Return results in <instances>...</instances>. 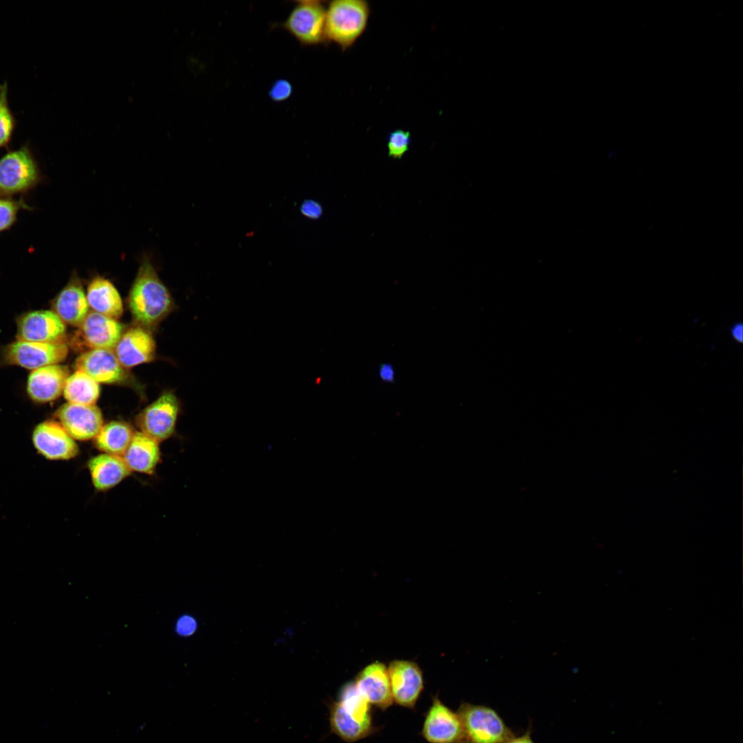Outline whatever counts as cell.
<instances>
[{"mask_svg": "<svg viewBox=\"0 0 743 743\" xmlns=\"http://www.w3.org/2000/svg\"><path fill=\"white\" fill-rule=\"evenodd\" d=\"M292 84L286 79L276 80L269 91L270 99L274 102L280 103L288 100L292 94Z\"/></svg>", "mask_w": 743, "mask_h": 743, "instance_id": "28", "label": "cell"}, {"mask_svg": "<svg viewBox=\"0 0 743 743\" xmlns=\"http://www.w3.org/2000/svg\"><path fill=\"white\" fill-rule=\"evenodd\" d=\"M323 2L317 0L295 1L286 19L279 26L303 46L327 43Z\"/></svg>", "mask_w": 743, "mask_h": 743, "instance_id": "6", "label": "cell"}, {"mask_svg": "<svg viewBox=\"0 0 743 743\" xmlns=\"http://www.w3.org/2000/svg\"><path fill=\"white\" fill-rule=\"evenodd\" d=\"M117 320L95 312H89L70 337L69 344L80 351L96 349H113L124 332Z\"/></svg>", "mask_w": 743, "mask_h": 743, "instance_id": "8", "label": "cell"}, {"mask_svg": "<svg viewBox=\"0 0 743 743\" xmlns=\"http://www.w3.org/2000/svg\"><path fill=\"white\" fill-rule=\"evenodd\" d=\"M55 416L75 440L86 441L95 438L103 425L102 412L95 405L67 402L60 407Z\"/></svg>", "mask_w": 743, "mask_h": 743, "instance_id": "14", "label": "cell"}, {"mask_svg": "<svg viewBox=\"0 0 743 743\" xmlns=\"http://www.w3.org/2000/svg\"><path fill=\"white\" fill-rule=\"evenodd\" d=\"M370 15L363 0H335L326 7L325 36L343 51L351 47L365 32Z\"/></svg>", "mask_w": 743, "mask_h": 743, "instance_id": "3", "label": "cell"}, {"mask_svg": "<svg viewBox=\"0 0 743 743\" xmlns=\"http://www.w3.org/2000/svg\"><path fill=\"white\" fill-rule=\"evenodd\" d=\"M301 214L311 219H319L323 215L322 205L313 200H305L300 206Z\"/></svg>", "mask_w": 743, "mask_h": 743, "instance_id": "29", "label": "cell"}, {"mask_svg": "<svg viewBox=\"0 0 743 743\" xmlns=\"http://www.w3.org/2000/svg\"><path fill=\"white\" fill-rule=\"evenodd\" d=\"M378 375L384 382L394 383L395 382V370L390 363H381L379 365Z\"/></svg>", "mask_w": 743, "mask_h": 743, "instance_id": "30", "label": "cell"}, {"mask_svg": "<svg viewBox=\"0 0 743 743\" xmlns=\"http://www.w3.org/2000/svg\"><path fill=\"white\" fill-rule=\"evenodd\" d=\"M77 370L83 371L97 383L127 384L131 376L122 365L113 349H96L85 352L75 362Z\"/></svg>", "mask_w": 743, "mask_h": 743, "instance_id": "11", "label": "cell"}, {"mask_svg": "<svg viewBox=\"0 0 743 743\" xmlns=\"http://www.w3.org/2000/svg\"><path fill=\"white\" fill-rule=\"evenodd\" d=\"M158 443L140 431L134 433L122 456L131 471L146 474L153 473L160 459Z\"/></svg>", "mask_w": 743, "mask_h": 743, "instance_id": "21", "label": "cell"}, {"mask_svg": "<svg viewBox=\"0 0 743 743\" xmlns=\"http://www.w3.org/2000/svg\"><path fill=\"white\" fill-rule=\"evenodd\" d=\"M16 126V120L8 103V84L0 85V148L10 143Z\"/></svg>", "mask_w": 743, "mask_h": 743, "instance_id": "25", "label": "cell"}, {"mask_svg": "<svg viewBox=\"0 0 743 743\" xmlns=\"http://www.w3.org/2000/svg\"><path fill=\"white\" fill-rule=\"evenodd\" d=\"M465 743H506L514 737L497 713L488 707L463 703L457 712Z\"/></svg>", "mask_w": 743, "mask_h": 743, "instance_id": "5", "label": "cell"}, {"mask_svg": "<svg viewBox=\"0 0 743 743\" xmlns=\"http://www.w3.org/2000/svg\"><path fill=\"white\" fill-rule=\"evenodd\" d=\"M177 631L183 635L192 634L196 627L195 621L189 616L182 617L177 623Z\"/></svg>", "mask_w": 743, "mask_h": 743, "instance_id": "31", "label": "cell"}, {"mask_svg": "<svg viewBox=\"0 0 743 743\" xmlns=\"http://www.w3.org/2000/svg\"><path fill=\"white\" fill-rule=\"evenodd\" d=\"M354 682L370 704L386 709L393 704L388 671L384 664L375 662L367 665Z\"/></svg>", "mask_w": 743, "mask_h": 743, "instance_id": "19", "label": "cell"}, {"mask_svg": "<svg viewBox=\"0 0 743 743\" xmlns=\"http://www.w3.org/2000/svg\"><path fill=\"white\" fill-rule=\"evenodd\" d=\"M54 312L65 324L78 327L89 312V304L80 279L73 274L52 303Z\"/></svg>", "mask_w": 743, "mask_h": 743, "instance_id": "17", "label": "cell"}, {"mask_svg": "<svg viewBox=\"0 0 743 743\" xmlns=\"http://www.w3.org/2000/svg\"><path fill=\"white\" fill-rule=\"evenodd\" d=\"M114 353L127 369L151 361L155 354V343L148 330L137 325L123 332Z\"/></svg>", "mask_w": 743, "mask_h": 743, "instance_id": "16", "label": "cell"}, {"mask_svg": "<svg viewBox=\"0 0 743 743\" xmlns=\"http://www.w3.org/2000/svg\"><path fill=\"white\" fill-rule=\"evenodd\" d=\"M422 733L429 743H465L457 713L434 698L425 717Z\"/></svg>", "mask_w": 743, "mask_h": 743, "instance_id": "15", "label": "cell"}, {"mask_svg": "<svg viewBox=\"0 0 743 743\" xmlns=\"http://www.w3.org/2000/svg\"><path fill=\"white\" fill-rule=\"evenodd\" d=\"M65 324L52 310H35L21 314L17 321L18 341L55 343L64 342Z\"/></svg>", "mask_w": 743, "mask_h": 743, "instance_id": "10", "label": "cell"}, {"mask_svg": "<svg viewBox=\"0 0 743 743\" xmlns=\"http://www.w3.org/2000/svg\"><path fill=\"white\" fill-rule=\"evenodd\" d=\"M387 671L393 701L413 708L424 689L420 667L413 662L397 660L389 663Z\"/></svg>", "mask_w": 743, "mask_h": 743, "instance_id": "13", "label": "cell"}, {"mask_svg": "<svg viewBox=\"0 0 743 743\" xmlns=\"http://www.w3.org/2000/svg\"><path fill=\"white\" fill-rule=\"evenodd\" d=\"M179 411L177 397L166 391L137 415L136 423L140 432L160 442L174 433Z\"/></svg>", "mask_w": 743, "mask_h": 743, "instance_id": "9", "label": "cell"}, {"mask_svg": "<svg viewBox=\"0 0 743 743\" xmlns=\"http://www.w3.org/2000/svg\"><path fill=\"white\" fill-rule=\"evenodd\" d=\"M731 334L733 338L738 343L743 341V325L741 323L734 324L731 328Z\"/></svg>", "mask_w": 743, "mask_h": 743, "instance_id": "32", "label": "cell"}, {"mask_svg": "<svg viewBox=\"0 0 743 743\" xmlns=\"http://www.w3.org/2000/svg\"><path fill=\"white\" fill-rule=\"evenodd\" d=\"M68 376V368L58 364L32 370L28 378L27 393L36 402L53 401L63 393Z\"/></svg>", "mask_w": 743, "mask_h": 743, "instance_id": "18", "label": "cell"}, {"mask_svg": "<svg viewBox=\"0 0 743 743\" xmlns=\"http://www.w3.org/2000/svg\"><path fill=\"white\" fill-rule=\"evenodd\" d=\"M411 136L409 131L395 129L391 131L387 139L388 157L400 160L409 151Z\"/></svg>", "mask_w": 743, "mask_h": 743, "instance_id": "27", "label": "cell"}, {"mask_svg": "<svg viewBox=\"0 0 743 743\" xmlns=\"http://www.w3.org/2000/svg\"><path fill=\"white\" fill-rule=\"evenodd\" d=\"M67 354L68 347L65 342L43 343L17 340L3 347L1 363L34 370L57 365L66 358Z\"/></svg>", "mask_w": 743, "mask_h": 743, "instance_id": "7", "label": "cell"}, {"mask_svg": "<svg viewBox=\"0 0 743 743\" xmlns=\"http://www.w3.org/2000/svg\"><path fill=\"white\" fill-rule=\"evenodd\" d=\"M92 484L98 491H107L127 477L131 470L122 456L102 453L87 463Z\"/></svg>", "mask_w": 743, "mask_h": 743, "instance_id": "20", "label": "cell"}, {"mask_svg": "<svg viewBox=\"0 0 743 743\" xmlns=\"http://www.w3.org/2000/svg\"><path fill=\"white\" fill-rule=\"evenodd\" d=\"M134 321L147 330L153 328L171 311V295L147 257L142 259L128 297Z\"/></svg>", "mask_w": 743, "mask_h": 743, "instance_id": "1", "label": "cell"}, {"mask_svg": "<svg viewBox=\"0 0 743 743\" xmlns=\"http://www.w3.org/2000/svg\"><path fill=\"white\" fill-rule=\"evenodd\" d=\"M41 180L37 162L27 145L0 158V197L28 192Z\"/></svg>", "mask_w": 743, "mask_h": 743, "instance_id": "4", "label": "cell"}, {"mask_svg": "<svg viewBox=\"0 0 743 743\" xmlns=\"http://www.w3.org/2000/svg\"><path fill=\"white\" fill-rule=\"evenodd\" d=\"M506 743H534L529 733H526L519 737H513Z\"/></svg>", "mask_w": 743, "mask_h": 743, "instance_id": "33", "label": "cell"}, {"mask_svg": "<svg viewBox=\"0 0 743 743\" xmlns=\"http://www.w3.org/2000/svg\"><path fill=\"white\" fill-rule=\"evenodd\" d=\"M63 394L69 403L94 405L99 398L100 387L86 373L76 370L67 378Z\"/></svg>", "mask_w": 743, "mask_h": 743, "instance_id": "24", "label": "cell"}, {"mask_svg": "<svg viewBox=\"0 0 743 743\" xmlns=\"http://www.w3.org/2000/svg\"><path fill=\"white\" fill-rule=\"evenodd\" d=\"M87 300L94 312L117 319L122 314L123 305L120 295L108 279L96 276L89 282Z\"/></svg>", "mask_w": 743, "mask_h": 743, "instance_id": "22", "label": "cell"}, {"mask_svg": "<svg viewBox=\"0 0 743 743\" xmlns=\"http://www.w3.org/2000/svg\"><path fill=\"white\" fill-rule=\"evenodd\" d=\"M134 433L128 423L111 421L103 425L94 438L95 446L104 453L122 456Z\"/></svg>", "mask_w": 743, "mask_h": 743, "instance_id": "23", "label": "cell"}, {"mask_svg": "<svg viewBox=\"0 0 743 743\" xmlns=\"http://www.w3.org/2000/svg\"><path fill=\"white\" fill-rule=\"evenodd\" d=\"M30 208L23 199L17 200L0 197V233L8 230L14 224L21 209Z\"/></svg>", "mask_w": 743, "mask_h": 743, "instance_id": "26", "label": "cell"}, {"mask_svg": "<svg viewBox=\"0 0 743 743\" xmlns=\"http://www.w3.org/2000/svg\"><path fill=\"white\" fill-rule=\"evenodd\" d=\"M330 724L332 732L347 742L363 739L372 731L370 704L354 682L345 683L338 700L330 704Z\"/></svg>", "mask_w": 743, "mask_h": 743, "instance_id": "2", "label": "cell"}, {"mask_svg": "<svg viewBox=\"0 0 743 743\" xmlns=\"http://www.w3.org/2000/svg\"><path fill=\"white\" fill-rule=\"evenodd\" d=\"M32 440L36 450L51 460H67L76 457L78 447L58 422L45 420L36 426Z\"/></svg>", "mask_w": 743, "mask_h": 743, "instance_id": "12", "label": "cell"}]
</instances>
